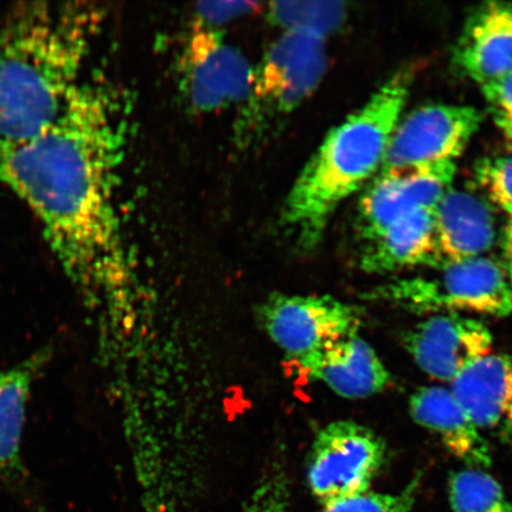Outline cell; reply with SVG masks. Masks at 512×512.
Wrapping results in <instances>:
<instances>
[{"instance_id":"1","label":"cell","mask_w":512,"mask_h":512,"mask_svg":"<svg viewBox=\"0 0 512 512\" xmlns=\"http://www.w3.org/2000/svg\"><path fill=\"white\" fill-rule=\"evenodd\" d=\"M124 136L110 89L86 81L53 126L0 156V184L36 216L64 273L88 297L126 271L117 202Z\"/></svg>"},{"instance_id":"2","label":"cell","mask_w":512,"mask_h":512,"mask_svg":"<svg viewBox=\"0 0 512 512\" xmlns=\"http://www.w3.org/2000/svg\"><path fill=\"white\" fill-rule=\"evenodd\" d=\"M99 11L24 3L0 19V156L53 126L82 79Z\"/></svg>"},{"instance_id":"3","label":"cell","mask_w":512,"mask_h":512,"mask_svg":"<svg viewBox=\"0 0 512 512\" xmlns=\"http://www.w3.org/2000/svg\"><path fill=\"white\" fill-rule=\"evenodd\" d=\"M408 89L406 74L384 83L325 137L300 172L286 197L281 223L304 251L322 240L338 207L379 174Z\"/></svg>"},{"instance_id":"4","label":"cell","mask_w":512,"mask_h":512,"mask_svg":"<svg viewBox=\"0 0 512 512\" xmlns=\"http://www.w3.org/2000/svg\"><path fill=\"white\" fill-rule=\"evenodd\" d=\"M326 62L325 38L285 31L254 70L239 119L240 143H255L304 104L322 82Z\"/></svg>"},{"instance_id":"5","label":"cell","mask_w":512,"mask_h":512,"mask_svg":"<svg viewBox=\"0 0 512 512\" xmlns=\"http://www.w3.org/2000/svg\"><path fill=\"white\" fill-rule=\"evenodd\" d=\"M368 300L426 313H479L507 317L512 313V287L497 261L478 256L445 264L431 278L393 281L366 294Z\"/></svg>"},{"instance_id":"6","label":"cell","mask_w":512,"mask_h":512,"mask_svg":"<svg viewBox=\"0 0 512 512\" xmlns=\"http://www.w3.org/2000/svg\"><path fill=\"white\" fill-rule=\"evenodd\" d=\"M386 460V444L371 428L335 421L313 441L307 482L323 505L370 491Z\"/></svg>"},{"instance_id":"7","label":"cell","mask_w":512,"mask_h":512,"mask_svg":"<svg viewBox=\"0 0 512 512\" xmlns=\"http://www.w3.org/2000/svg\"><path fill=\"white\" fill-rule=\"evenodd\" d=\"M259 319L268 337L298 367L362 324L356 307L331 296L274 294L261 305Z\"/></svg>"},{"instance_id":"8","label":"cell","mask_w":512,"mask_h":512,"mask_svg":"<svg viewBox=\"0 0 512 512\" xmlns=\"http://www.w3.org/2000/svg\"><path fill=\"white\" fill-rule=\"evenodd\" d=\"M482 120V114L471 106L418 108L396 125L377 176L407 175L456 162Z\"/></svg>"},{"instance_id":"9","label":"cell","mask_w":512,"mask_h":512,"mask_svg":"<svg viewBox=\"0 0 512 512\" xmlns=\"http://www.w3.org/2000/svg\"><path fill=\"white\" fill-rule=\"evenodd\" d=\"M185 92L191 105L201 112L222 110L246 100L254 70L238 49L200 22L185 43L182 61Z\"/></svg>"},{"instance_id":"10","label":"cell","mask_w":512,"mask_h":512,"mask_svg":"<svg viewBox=\"0 0 512 512\" xmlns=\"http://www.w3.org/2000/svg\"><path fill=\"white\" fill-rule=\"evenodd\" d=\"M491 332L478 320L445 313L413 326L405 337L406 348L426 374L452 383L492 350Z\"/></svg>"},{"instance_id":"11","label":"cell","mask_w":512,"mask_h":512,"mask_svg":"<svg viewBox=\"0 0 512 512\" xmlns=\"http://www.w3.org/2000/svg\"><path fill=\"white\" fill-rule=\"evenodd\" d=\"M456 175V164L444 163L401 176H376L358 206L357 230L364 243L395 222L419 210H435Z\"/></svg>"},{"instance_id":"12","label":"cell","mask_w":512,"mask_h":512,"mask_svg":"<svg viewBox=\"0 0 512 512\" xmlns=\"http://www.w3.org/2000/svg\"><path fill=\"white\" fill-rule=\"evenodd\" d=\"M450 389L478 430L512 438V356L479 358L451 383Z\"/></svg>"},{"instance_id":"13","label":"cell","mask_w":512,"mask_h":512,"mask_svg":"<svg viewBox=\"0 0 512 512\" xmlns=\"http://www.w3.org/2000/svg\"><path fill=\"white\" fill-rule=\"evenodd\" d=\"M345 399H364L383 392L390 374L376 351L358 334L332 343L297 367Z\"/></svg>"},{"instance_id":"14","label":"cell","mask_w":512,"mask_h":512,"mask_svg":"<svg viewBox=\"0 0 512 512\" xmlns=\"http://www.w3.org/2000/svg\"><path fill=\"white\" fill-rule=\"evenodd\" d=\"M409 412L416 424L437 435L441 444L466 465L480 469L491 464L488 440L450 388L415 390L409 400Z\"/></svg>"},{"instance_id":"15","label":"cell","mask_w":512,"mask_h":512,"mask_svg":"<svg viewBox=\"0 0 512 512\" xmlns=\"http://www.w3.org/2000/svg\"><path fill=\"white\" fill-rule=\"evenodd\" d=\"M435 239L445 264L484 256L494 245L496 224L488 203L450 189L434 210Z\"/></svg>"},{"instance_id":"16","label":"cell","mask_w":512,"mask_h":512,"mask_svg":"<svg viewBox=\"0 0 512 512\" xmlns=\"http://www.w3.org/2000/svg\"><path fill=\"white\" fill-rule=\"evenodd\" d=\"M50 350L32 354L14 368L0 371V483L18 488L27 479L22 439L32 384L49 361Z\"/></svg>"},{"instance_id":"17","label":"cell","mask_w":512,"mask_h":512,"mask_svg":"<svg viewBox=\"0 0 512 512\" xmlns=\"http://www.w3.org/2000/svg\"><path fill=\"white\" fill-rule=\"evenodd\" d=\"M457 61L480 86L512 73V6L491 4L471 19Z\"/></svg>"},{"instance_id":"18","label":"cell","mask_w":512,"mask_h":512,"mask_svg":"<svg viewBox=\"0 0 512 512\" xmlns=\"http://www.w3.org/2000/svg\"><path fill=\"white\" fill-rule=\"evenodd\" d=\"M439 262L434 210H419L403 217L367 242L360 256L362 270L368 273H388Z\"/></svg>"},{"instance_id":"19","label":"cell","mask_w":512,"mask_h":512,"mask_svg":"<svg viewBox=\"0 0 512 512\" xmlns=\"http://www.w3.org/2000/svg\"><path fill=\"white\" fill-rule=\"evenodd\" d=\"M448 498L453 512H512L501 484L475 467L452 473Z\"/></svg>"},{"instance_id":"20","label":"cell","mask_w":512,"mask_h":512,"mask_svg":"<svg viewBox=\"0 0 512 512\" xmlns=\"http://www.w3.org/2000/svg\"><path fill=\"white\" fill-rule=\"evenodd\" d=\"M270 16L285 31L307 32L328 38L342 27L347 8L341 2L272 3Z\"/></svg>"},{"instance_id":"21","label":"cell","mask_w":512,"mask_h":512,"mask_svg":"<svg viewBox=\"0 0 512 512\" xmlns=\"http://www.w3.org/2000/svg\"><path fill=\"white\" fill-rule=\"evenodd\" d=\"M420 482L415 478L405 489L395 494H366L341 499L323 505V512H411Z\"/></svg>"},{"instance_id":"22","label":"cell","mask_w":512,"mask_h":512,"mask_svg":"<svg viewBox=\"0 0 512 512\" xmlns=\"http://www.w3.org/2000/svg\"><path fill=\"white\" fill-rule=\"evenodd\" d=\"M477 179L490 200L512 220V155L483 160Z\"/></svg>"},{"instance_id":"23","label":"cell","mask_w":512,"mask_h":512,"mask_svg":"<svg viewBox=\"0 0 512 512\" xmlns=\"http://www.w3.org/2000/svg\"><path fill=\"white\" fill-rule=\"evenodd\" d=\"M246 512H292L283 480L267 478L265 483L260 484L249 501Z\"/></svg>"},{"instance_id":"24","label":"cell","mask_w":512,"mask_h":512,"mask_svg":"<svg viewBox=\"0 0 512 512\" xmlns=\"http://www.w3.org/2000/svg\"><path fill=\"white\" fill-rule=\"evenodd\" d=\"M255 8H258V4L246 2L203 3L198 5V22L213 28V25L249 14Z\"/></svg>"},{"instance_id":"25","label":"cell","mask_w":512,"mask_h":512,"mask_svg":"<svg viewBox=\"0 0 512 512\" xmlns=\"http://www.w3.org/2000/svg\"><path fill=\"white\" fill-rule=\"evenodd\" d=\"M485 99L495 107L496 115L512 118V73L480 86Z\"/></svg>"},{"instance_id":"26","label":"cell","mask_w":512,"mask_h":512,"mask_svg":"<svg viewBox=\"0 0 512 512\" xmlns=\"http://www.w3.org/2000/svg\"><path fill=\"white\" fill-rule=\"evenodd\" d=\"M503 249L505 258V273L512 287V220L504 230Z\"/></svg>"},{"instance_id":"27","label":"cell","mask_w":512,"mask_h":512,"mask_svg":"<svg viewBox=\"0 0 512 512\" xmlns=\"http://www.w3.org/2000/svg\"><path fill=\"white\" fill-rule=\"evenodd\" d=\"M496 124L499 130L507 138L508 142L512 145V118L502 117V115H496Z\"/></svg>"}]
</instances>
